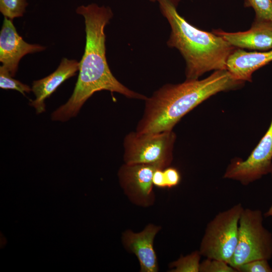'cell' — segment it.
I'll use <instances>...</instances> for the list:
<instances>
[{"label": "cell", "mask_w": 272, "mask_h": 272, "mask_svg": "<svg viewBox=\"0 0 272 272\" xmlns=\"http://www.w3.org/2000/svg\"><path fill=\"white\" fill-rule=\"evenodd\" d=\"M76 11L85 20V51L80 61L79 76L73 93L65 104L53 112L51 119L64 122L76 116L94 93L103 90L145 101L147 98L145 95L130 90L119 82L108 66L104 28L113 15L111 8L93 3L79 6Z\"/></svg>", "instance_id": "obj_1"}, {"label": "cell", "mask_w": 272, "mask_h": 272, "mask_svg": "<svg viewBox=\"0 0 272 272\" xmlns=\"http://www.w3.org/2000/svg\"><path fill=\"white\" fill-rule=\"evenodd\" d=\"M244 83L225 69L215 71L200 80L186 79L179 84H166L145 100L144 114L136 131L172 130L183 116L205 100L219 92L240 88Z\"/></svg>", "instance_id": "obj_2"}, {"label": "cell", "mask_w": 272, "mask_h": 272, "mask_svg": "<svg viewBox=\"0 0 272 272\" xmlns=\"http://www.w3.org/2000/svg\"><path fill=\"white\" fill-rule=\"evenodd\" d=\"M160 11L171 29L167 44L177 49L186 62V79H198L203 74L226 69L228 57L236 48L214 32L191 25L177 12L179 0H159Z\"/></svg>", "instance_id": "obj_3"}, {"label": "cell", "mask_w": 272, "mask_h": 272, "mask_svg": "<svg viewBox=\"0 0 272 272\" xmlns=\"http://www.w3.org/2000/svg\"><path fill=\"white\" fill-rule=\"evenodd\" d=\"M263 214L257 209H244L238 227L237 244L229 263L237 269L247 262L272 257V234L263 225Z\"/></svg>", "instance_id": "obj_4"}, {"label": "cell", "mask_w": 272, "mask_h": 272, "mask_svg": "<svg viewBox=\"0 0 272 272\" xmlns=\"http://www.w3.org/2000/svg\"><path fill=\"white\" fill-rule=\"evenodd\" d=\"M243 209L241 203H237L218 213L208 224L198 250L201 255L229 264L238 242L239 221Z\"/></svg>", "instance_id": "obj_5"}, {"label": "cell", "mask_w": 272, "mask_h": 272, "mask_svg": "<svg viewBox=\"0 0 272 272\" xmlns=\"http://www.w3.org/2000/svg\"><path fill=\"white\" fill-rule=\"evenodd\" d=\"M176 139L173 130L142 133H128L123 140V160L126 164H155L164 169L173 161Z\"/></svg>", "instance_id": "obj_6"}, {"label": "cell", "mask_w": 272, "mask_h": 272, "mask_svg": "<svg viewBox=\"0 0 272 272\" xmlns=\"http://www.w3.org/2000/svg\"><path fill=\"white\" fill-rule=\"evenodd\" d=\"M272 172V120L257 146L245 160L237 158L231 162L223 177L239 181L247 185Z\"/></svg>", "instance_id": "obj_7"}, {"label": "cell", "mask_w": 272, "mask_h": 272, "mask_svg": "<svg viewBox=\"0 0 272 272\" xmlns=\"http://www.w3.org/2000/svg\"><path fill=\"white\" fill-rule=\"evenodd\" d=\"M157 169L155 164H126L118 170L119 182L124 194L133 204L144 208L153 206L155 201L153 176Z\"/></svg>", "instance_id": "obj_8"}, {"label": "cell", "mask_w": 272, "mask_h": 272, "mask_svg": "<svg viewBox=\"0 0 272 272\" xmlns=\"http://www.w3.org/2000/svg\"><path fill=\"white\" fill-rule=\"evenodd\" d=\"M39 44L25 42L17 33L13 20L5 17L0 32V61L14 77L20 59L25 55L44 50Z\"/></svg>", "instance_id": "obj_9"}, {"label": "cell", "mask_w": 272, "mask_h": 272, "mask_svg": "<svg viewBox=\"0 0 272 272\" xmlns=\"http://www.w3.org/2000/svg\"><path fill=\"white\" fill-rule=\"evenodd\" d=\"M160 226L150 223L141 232L128 229L123 232L121 240L124 248L134 254L140 263L141 272H157L159 265L154 248V240L161 230Z\"/></svg>", "instance_id": "obj_10"}, {"label": "cell", "mask_w": 272, "mask_h": 272, "mask_svg": "<svg viewBox=\"0 0 272 272\" xmlns=\"http://www.w3.org/2000/svg\"><path fill=\"white\" fill-rule=\"evenodd\" d=\"M80 62L76 60L63 58L57 68L48 76L34 81L32 91L35 99L31 100L29 104L33 107L37 114L45 111V100L65 80L76 75L79 70Z\"/></svg>", "instance_id": "obj_11"}, {"label": "cell", "mask_w": 272, "mask_h": 272, "mask_svg": "<svg viewBox=\"0 0 272 272\" xmlns=\"http://www.w3.org/2000/svg\"><path fill=\"white\" fill-rule=\"evenodd\" d=\"M271 61L272 49L247 51L236 48L228 58L226 70L237 80L251 82L252 74Z\"/></svg>", "instance_id": "obj_12"}, {"label": "cell", "mask_w": 272, "mask_h": 272, "mask_svg": "<svg viewBox=\"0 0 272 272\" xmlns=\"http://www.w3.org/2000/svg\"><path fill=\"white\" fill-rule=\"evenodd\" d=\"M215 34L221 36L237 48L253 51H266L272 49V27L252 23L249 30L237 32H227L214 30Z\"/></svg>", "instance_id": "obj_13"}, {"label": "cell", "mask_w": 272, "mask_h": 272, "mask_svg": "<svg viewBox=\"0 0 272 272\" xmlns=\"http://www.w3.org/2000/svg\"><path fill=\"white\" fill-rule=\"evenodd\" d=\"M244 6L254 10L253 23L272 27V0H244Z\"/></svg>", "instance_id": "obj_14"}, {"label": "cell", "mask_w": 272, "mask_h": 272, "mask_svg": "<svg viewBox=\"0 0 272 272\" xmlns=\"http://www.w3.org/2000/svg\"><path fill=\"white\" fill-rule=\"evenodd\" d=\"M201 254L195 250L186 256L181 255L176 260L171 262V272H199Z\"/></svg>", "instance_id": "obj_15"}, {"label": "cell", "mask_w": 272, "mask_h": 272, "mask_svg": "<svg viewBox=\"0 0 272 272\" xmlns=\"http://www.w3.org/2000/svg\"><path fill=\"white\" fill-rule=\"evenodd\" d=\"M28 4L27 0H0V12L12 20L23 16Z\"/></svg>", "instance_id": "obj_16"}, {"label": "cell", "mask_w": 272, "mask_h": 272, "mask_svg": "<svg viewBox=\"0 0 272 272\" xmlns=\"http://www.w3.org/2000/svg\"><path fill=\"white\" fill-rule=\"evenodd\" d=\"M0 87L3 89H11L19 91L23 95L32 91L28 85L13 78L9 71L3 65L0 66Z\"/></svg>", "instance_id": "obj_17"}, {"label": "cell", "mask_w": 272, "mask_h": 272, "mask_svg": "<svg viewBox=\"0 0 272 272\" xmlns=\"http://www.w3.org/2000/svg\"><path fill=\"white\" fill-rule=\"evenodd\" d=\"M199 272H238L223 260L206 258L200 263Z\"/></svg>", "instance_id": "obj_18"}, {"label": "cell", "mask_w": 272, "mask_h": 272, "mask_svg": "<svg viewBox=\"0 0 272 272\" xmlns=\"http://www.w3.org/2000/svg\"><path fill=\"white\" fill-rule=\"evenodd\" d=\"M265 259H256L245 263L237 268L240 272H272V268Z\"/></svg>", "instance_id": "obj_19"}, {"label": "cell", "mask_w": 272, "mask_h": 272, "mask_svg": "<svg viewBox=\"0 0 272 272\" xmlns=\"http://www.w3.org/2000/svg\"><path fill=\"white\" fill-rule=\"evenodd\" d=\"M164 188H171L177 186L181 176L178 170L173 167H167L162 170Z\"/></svg>", "instance_id": "obj_20"}, {"label": "cell", "mask_w": 272, "mask_h": 272, "mask_svg": "<svg viewBox=\"0 0 272 272\" xmlns=\"http://www.w3.org/2000/svg\"><path fill=\"white\" fill-rule=\"evenodd\" d=\"M272 175V172L271 173ZM265 217H271L272 216V204L268 210L264 214Z\"/></svg>", "instance_id": "obj_21"}, {"label": "cell", "mask_w": 272, "mask_h": 272, "mask_svg": "<svg viewBox=\"0 0 272 272\" xmlns=\"http://www.w3.org/2000/svg\"><path fill=\"white\" fill-rule=\"evenodd\" d=\"M149 1H150L151 2H154L156 1H158L159 0H149Z\"/></svg>", "instance_id": "obj_22"}]
</instances>
